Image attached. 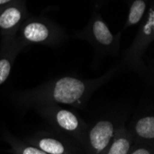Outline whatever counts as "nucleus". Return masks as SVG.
<instances>
[{"instance_id": "nucleus-1", "label": "nucleus", "mask_w": 154, "mask_h": 154, "mask_svg": "<svg viewBox=\"0 0 154 154\" xmlns=\"http://www.w3.org/2000/svg\"><path fill=\"white\" fill-rule=\"evenodd\" d=\"M117 69V66L111 68L104 75L91 79L71 76L52 79L31 91L22 92L21 99L36 103L82 104L93 91L113 78Z\"/></svg>"}, {"instance_id": "nucleus-2", "label": "nucleus", "mask_w": 154, "mask_h": 154, "mask_svg": "<svg viewBox=\"0 0 154 154\" xmlns=\"http://www.w3.org/2000/svg\"><path fill=\"white\" fill-rule=\"evenodd\" d=\"M66 39L67 35L60 25L48 18L32 15L23 22L15 36L21 50L31 45L57 46Z\"/></svg>"}, {"instance_id": "nucleus-3", "label": "nucleus", "mask_w": 154, "mask_h": 154, "mask_svg": "<svg viewBox=\"0 0 154 154\" xmlns=\"http://www.w3.org/2000/svg\"><path fill=\"white\" fill-rule=\"evenodd\" d=\"M122 32H112L102 15L94 9L83 30L77 32L73 37L87 41L93 47L96 54L102 57L118 54L121 45Z\"/></svg>"}, {"instance_id": "nucleus-4", "label": "nucleus", "mask_w": 154, "mask_h": 154, "mask_svg": "<svg viewBox=\"0 0 154 154\" xmlns=\"http://www.w3.org/2000/svg\"><path fill=\"white\" fill-rule=\"evenodd\" d=\"M153 40L154 0H150L148 11L143 20L138 24V29L134 37L132 44L123 53L122 64L133 71L143 73L145 70L143 57Z\"/></svg>"}, {"instance_id": "nucleus-5", "label": "nucleus", "mask_w": 154, "mask_h": 154, "mask_svg": "<svg viewBox=\"0 0 154 154\" xmlns=\"http://www.w3.org/2000/svg\"><path fill=\"white\" fill-rule=\"evenodd\" d=\"M30 16L25 0H13L0 7L1 41L15 38L20 26Z\"/></svg>"}, {"instance_id": "nucleus-6", "label": "nucleus", "mask_w": 154, "mask_h": 154, "mask_svg": "<svg viewBox=\"0 0 154 154\" xmlns=\"http://www.w3.org/2000/svg\"><path fill=\"white\" fill-rule=\"evenodd\" d=\"M116 136V128L110 120H100L89 129L87 135L91 154H103Z\"/></svg>"}, {"instance_id": "nucleus-7", "label": "nucleus", "mask_w": 154, "mask_h": 154, "mask_svg": "<svg viewBox=\"0 0 154 154\" xmlns=\"http://www.w3.org/2000/svg\"><path fill=\"white\" fill-rule=\"evenodd\" d=\"M21 48L16 43L15 38L1 41L0 44V85L8 78L12 65Z\"/></svg>"}, {"instance_id": "nucleus-8", "label": "nucleus", "mask_w": 154, "mask_h": 154, "mask_svg": "<svg viewBox=\"0 0 154 154\" xmlns=\"http://www.w3.org/2000/svg\"><path fill=\"white\" fill-rule=\"evenodd\" d=\"M48 115L60 129L67 133L77 134L82 130V124L77 115L67 109L53 108L51 106Z\"/></svg>"}, {"instance_id": "nucleus-9", "label": "nucleus", "mask_w": 154, "mask_h": 154, "mask_svg": "<svg viewBox=\"0 0 154 154\" xmlns=\"http://www.w3.org/2000/svg\"><path fill=\"white\" fill-rule=\"evenodd\" d=\"M35 145L48 154H76L68 144L53 136L38 137Z\"/></svg>"}, {"instance_id": "nucleus-10", "label": "nucleus", "mask_w": 154, "mask_h": 154, "mask_svg": "<svg viewBox=\"0 0 154 154\" xmlns=\"http://www.w3.org/2000/svg\"><path fill=\"white\" fill-rule=\"evenodd\" d=\"M127 1L128 4V13L121 32L140 23L148 11L150 0H127Z\"/></svg>"}, {"instance_id": "nucleus-11", "label": "nucleus", "mask_w": 154, "mask_h": 154, "mask_svg": "<svg viewBox=\"0 0 154 154\" xmlns=\"http://www.w3.org/2000/svg\"><path fill=\"white\" fill-rule=\"evenodd\" d=\"M136 136L144 141H152L154 138V116H146L139 118L135 125Z\"/></svg>"}, {"instance_id": "nucleus-12", "label": "nucleus", "mask_w": 154, "mask_h": 154, "mask_svg": "<svg viewBox=\"0 0 154 154\" xmlns=\"http://www.w3.org/2000/svg\"><path fill=\"white\" fill-rule=\"evenodd\" d=\"M131 138L127 132L121 131L116 135L106 150L103 154H128L131 149Z\"/></svg>"}, {"instance_id": "nucleus-13", "label": "nucleus", "mask_w": 154, "mask_h": 154, "mask_svg": "<svg viewBox=\"0 0 154 154\" xmlns=\"http://www.w3.org/2000/svg\"><path fill=\"white\" fill-rule=\"evenodd\" d=\"M11 144L13 145V151L17 152L18 154H48L36 146L17 143L15 140L12 141Z\"/></svg>"}, {"instance_id": "nucleus-14", "label": "nucleus", "mask_w": 154, "mask_h": 154, "mask_svg": "<svg viewBox=\"0 0 154 154\" xmlns=\"http://www.w3.org/2000/svg\"><path fill=\"white\" fill-rule=\"evenodd\" d=\"M128 154H152V150L146 146H139L136 147L132 150L130 149Z\"/></svg>"}, {"instance_id": "nucleus-15", "label": "nucleus", "mask_w": 154, "mask_h": 154, "mask_svg": "<svg viewBox=\"0 0 154 154\" xmlns=\"http://www.w3.org/2000/svg\"><path fill=\"white\" fill-rule=\"evenodd\" d=\"M93 1L95 2L96 8H98V7H100V6L104 5V3H106L107 1H109V0H93Z\"/></svg>"}, {"instance_id": "nucleus-16", "label": "nucleus", "mask_w": 154, "mask_h": 154, "mask_svg": "<svg viewBox=\"0 0 154 154\" xmlns=\"http://www.w3.org/2000/svg\"><path fill=\"white\" fill-rule=\"evenodd\" d=\"M11 1H13V0H0V7L3 6V5H6V4H8L9 2H11Z\"/></svg>"}]
</instances>
